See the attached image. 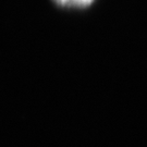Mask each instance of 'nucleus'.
<instances>
[{
    "instance_id": "obj_1",
    "label": "nucleus",
    "mask_w": 147,
    "mask_h": 147,
    "mask_svg": "<svg viewBox=\"0 0 147 147\" xmlns=\"http://www.w3.org/2000/svg\"><path fill=\"white\" fill-rule=\"evenodd\" d=\"M56 5L68 8H86L90 5L94 0H53Z\"/></svg>"
}]
</instances>
